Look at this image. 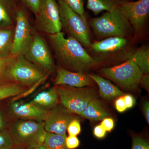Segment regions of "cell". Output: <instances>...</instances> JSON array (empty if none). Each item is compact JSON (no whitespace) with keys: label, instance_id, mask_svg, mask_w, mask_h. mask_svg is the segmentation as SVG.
I'll return each mask as SVG.
<instances>
[{"label":"cell","instance_id":"cell-1","mask_svg":"<svg viewBox=\"0 0 149 149\" xmlns=\"http://www.w3.org/2000/svg\"><path fill=\"white\" fill-rule=\"evenodd\" d=\"M47 37L56 58L63 68L72 72H85L98 65L95 59L73 37L65 38L61 32L47 35Z\"/></svg>","mask_w":149,"mask_h":149},{"label":"cell","instance_id":"cell-2","mask_svg":"<svg viewBox=\"0 0 149 149\" xmlns=\"http://www.w3.org/2000/svg\"><path fill=\"white\" fill-rule=\"evenodd\" d=\"M90 24L95 35L101 40L111 37L130 39L135 36L131 24L118 6L101 16L92 19Z\"/></svg>","mask_w":149,"mask_h":149},{"label":"cell","instance_id":"cell-3","mask_svg":"<svg viewBox=\"0 0 149 149\" xmlns=\"http://www.w3.org/2000/svg\"><path fill=\"white\" fill-rule=\"evenodd\" d=\"M130 39L120 37L105 38L92 43L89 49L98 64L104 63L125 61L130 59L135 50L132 49Z\"/></svg>","mask_w":149,"mask_h":149},{"label":"cell","instance_id":"cell-4","mask_svg":"<svg viewBox=\"0 0 149 149\" xmlns=\"http://www.w3.org/2000/svg\"><path fill=\"white\" fill-rule=\"evenodd\" d=\"M15 146L34 149L43 144L46 131L44 121L12 120L7 128Z\"/></svg>","mask_w":149,"mask_h":149},{"label":"cell","instance_id":"cell-5","mask_svg":"<svg viewBox=\"0 0 149 149\" xmlns=\"http://www.w3.org/2000/svg\"><path fill=\"white\" fill-rule=\"evenodd\" d=\"M62 29L83 46L89 49L91 44L90 29L86 18L74 12L62 0L58 1Z\"/></svg>","mask_w":149,"mask_h":149},{"label":"cell","instance_id":"cell-6","mask_svg":"<svg viewBox=\"0 0 149 149\" xmlns=\"http://www.w3.org/2000/svg\"><path fill=\"white\" fill-rule=\"evenodd\" d=\"M55 87L60 103L74 114L80 116L90 102L97 98L95 90L91 87L75 88L58 85Z\"/></svg>","mask_w":149,"mask_h":149},{"label":"cell","instance_id":"cell-7","mask_svg":"<svg viewBox=\"0 0 149 149\" xmlns=\"http://www.w3.org/2000/svg\"><path fill=\"white\" fill-rule=\"evenodd\" d=\"M48 74L19 55L9 69L8 77L10 82L15 83L26 88H32L40 82H43Z\"/></svg>","mask_w":149,"mask_h":149},{"label":"cell","instance_id":"cell-8","mask_svg":"<svg viewBox=\"0 0 149 149\" xmlns=\"http://www.w3.org/2000/svg\"><path fill=\"white\" fill-rule=\"evenodd\" d=\"M101 72L104 77L129 91L139 87L143 75L139 67L130 59L115 66L104 68Z\"/></svg>","mask_w":149,"mask_h":149},{"label":"cell","instance_id":"cell-9","mask_svg":"<svg viewBox=\"0 0 149 149\" xmlns=\"http://www.w3.org/2000/svg\"><path fill=\"white\" fill-rule=\"evenodd\" d=\"M23 55L47 74L56 72V66L49 47L45 40L39 33L34 34L32 42Z\"/></svg>","mask_w":149,"mask_h":149},{"label":"cell","instance_id":"cell-10","mask_svg":"<svg viewBox=\"0 0 149 149\" xmlns=\"http://www.w3.org/2000/svg\"><path fill=\"white\" fill-rule=\"evenodd\" d=\"M35 15V26L37 30L47 35L61 32L59 11L56 0H42Z\"/></svg>","mask_w":149,"mask_h":149},{"label":"cell","instance_id":"cell-11","mask_svg":"<svg viewBox=\"0 0 149 149\" xmlns=\"http://www.w3.org/2000/svg\"><path fill=\"white\" fill-rule=\"evenodd\" d=\"M12 56L23 55L33 38L32 28L27 14L22 9H16Z\"/></svg>","mask_w":149,"mask_h":149},{"label":"cell","instance_id":"cell-12","mask_svg":"<svg viewBox=\"0 0 149 149\" xmlns=\"http://www.w3.org/2000/svg\"><path fill=\"white\" fill-rule=\"evenodd\" d=\"M118 8L130 22L137 36L144 28L149 15V0L120 1Z\"/></svg>","mask_w":149,"mask_h":149},{"label":"cell","instance_id":"cell-13","mask_svg":"<svg viewBox=\"0 0 149 149\" xmlns=\"http://www.w3.org/2000/svg\"><path fill=\"white\" fill-rule=\"evenodd\" d=\"M61 103L48 111L44 120L45 131L49 133L67 136L66 131L70 123L77 118Z\"/></svg>","mask_w":149,"mask_h":149},{"label":"cell","instance_id":"cell-14","mask_svg":"<svg viewBox=\"0 0 149 149\" xmlns=\"http://www.w3.org/2000/svg\"><path fill=\"white\" fill-rule=\"evenodd\" d=\"M47 112L30 102L25 103L16 100L10 101L8 108L9 117L12 120L44 121Z\"/></svg>","mask_w":149,"mask_h":149},{"label":"cell","instance_id":"cell-15","mask_svg":"<svg viewBox=\"0 0 149 149\" xmlns=\"http://www.w3.org/2000/svg\"><path fill=\"white\" fill-rule=\"evenodd\" d=\"M56 77L54 85H67L75 88L91 87L94 85V80L88 74L83 72H72L61 65L56 66Z\"/></svg>","mask_w":149,"mask_h":149},{"label":"cell","instance_id":"cell-16","mask_svg":"<svg viewBox=\"0 0 149 149\" xmlns=\"http://www.w3.org/2000/svg\"><path fill=\"white\" fill-rule=\"evenodd\" d=\"M88 74L98 85L100 95L102 98L109 100L116 97H121L124 95L123 92L109 80L97 74Z\"/></svg>","mask_w":149,"mask_h":149},{"label":"cell","instance_id":"cell-17","mask_svg":"<svg viewBox=\"0 0 149 149\" xmlns=\"http://www.w3.org/2000/svg\"><path fill=\"white\" fill-rule=\"evenodd\" d=\"M30 102L43 109L49 110L59 102L56 87L38 93Z\"/></svg>","mask_w":149,"mask_h":149},{"label":"cell","instance_id":"cell-18","mask_svg":"<svg viewBox=\"0 0 149 149\" xmlns=\"http://www.w3.org/2000/svg\"><path fill=\"white\" fill-rule=\"evenodd\" d=\"M80 116L91 121H99L109 117L110 114L101 102L95 98L90 102Z\"/></svg>","mask_w":149,"mask_h":149},{"label":"cell","instance_id":"cell-19","mask_svg":"<svg viewBox=\"0 0 149 149\" xmlns=\"http://www.w3.org/2000/svg\"><path fill=\"white\" fill-rule=\"evenodd\" d=\"M15 10L12 0H0V28H13Z\"/></svg>","mask_w":149,"mask_h":149},{"label":"cell","instance_id":"cell-20","mask_svg":"<svg viewBox=\"0 0 149 149\" xmlns=\"http://www.w3.org/2000/svg\"><path fill=\"white\" fill-rule=\"evenodd\" d=\"M14 27L0 28V58L12 56Z\"/></svg>","mask_w":149,"mask_h":149},{"label":"cell","instance_id":"cell-21","mask_svg":"<svg viewBox=\"0 0 149 149\" xmlns=\"http://www.w3.org/2000/svg\"><path fill=\"white\" fill-rule=\"evenodd\" d=\"M130 59L133 61L139 67L143 74L149 72V48L148 46H141L135 50Z\"/></svg>","mask_w":149,"mask_h":149},{"label":"cell","instance_id":"cell-22","mask_svg":"<svg viewBox=\"0 0 149 149\" xmlns=\"http://www.w3.org/2000/svg\"><path fill=\"white\" fill-rule=\"evenodd\" d=\"M86 7L95 15L110 11L117 6L121 0H87Z\"/></svg>","mask_w":149,"mask_h":149},{"label":"cell","instance_id":"cell-23","mask_svg":"<svg viewBox=\"0 0 149 149\" xmlns=\"http://www.w3.org/2000/svg\"><path fill=\"white\" fill-rule=\"evenodd\" d=\"M27 88L12 82L0 84V102L6 99L19 95L24 93Z\"/></svg>","mask_w":149,"mask_h":149},{"label":"cell","instance_id":"cell-24","mask_svg":"<svg viewBox=\"0 0 149 149\" xmlns=\"http://www.w3.org/2000/svg\"><path fill=\"white\" fill-rule=\"evenodd\" d=\"M66 137L46 132L43 145L49 149H68L65 143Z\"/></svg>","mask_w":149,"mask_h":149},{"label":"cell","instance_id":"cell-25","mask_svg":"<svg viewBox=\"0 0 149 149\" xmlns=\"http://www.w3.org/2000/svg\"><path fill=\"white\" fill-rule=\"evenodd\" d=\"M16 57L11 56L0 58V84L10 83L8 79V74L9 69Z\"/></svg>","mask_w":149,"mask_h":149},{"label":"cell","instance_id":"cell-26","mask_svg":"<svg viewBox=\"0 0 149 149\" xmlns=\"http://www.w3.org/2000/svg\"><path fill=\"white\" fill-rule=\"evenodd\" d=\"M14 146L7 128L0 130V149H11Z\"/></svg>","mask_w":149,"mask_h":149},{"label":"cell","instance_id":"cell-27","mask_svg":"<svg viewBox=\"0 0 149 149\" xmlns=\"http://www.w3.org/2000/svg\"><path fill=\"white\" fill-rule=\"evenodd\" d=\"M74 12L85 17L83 0H62Z\"/></svg>","mask_w":149,"mask_h":149},{"label":"cell","instance_id":"cell-28","mask_svg":"<svg viewBox=\"0 0 149 149\" xmlns=\"http://www.w3.org/2000/svg\"><path fill=\"white\" fill-rule=\"evenodd\" d=\"M81 128L80 120L75 118L70 123L67 128V131L70 136H76L80 134Z\"/></svg>","mask_w":149,"mask_h":149},{"label":"cell","instance_id":"cell-29","mask_svg":"<svg viewBox=\"0 0 149 149\" xmlns=\"http://www.w3.org/2000/svg\"><path fill=\"white\" fill-rule=\"evenodd\" d=\"M131 149H149L148 141L138 136H133Z\"/></svg>","mask_w":149,"mask_h":149},{"label":"cell","instance_id":"cell-30","mask_svg":"<svg viewBox=\"0 0 149 149\" xmlns=\"http://www.w3.org/2000/svg\"><path fill=\"white\" fill-rule=\"evenodd\" d=\"M25 6L31 11L34 14L39 10L42 0H20Z\"/></svg>","mask_w":149,"mask_h":149},{"label":"cell","instance_id":"cell-31","mask_svg":"<svg viewBox=\"0 0 149 149\" xmlns=\"http://www.w3.org/2000/svg\"><path fill=\"white\" fill-rule=\"evenodd\" d=\"M65 143L68 149H74L79 146L80 141L76 136H67L65 139Z\"/></svg>","mask_w":149,"mask_h":149},{"label":"cell","instance_id":"cell-32","mask_svg":"<svg viewBox=\"0 0 149 149\" xmlns=\"http://www.w3.org/2000/svg\"><path fill=\"white\" fill-rule=\"evenodd\" d=\"M100 125L107 132H111L114 128V120L111 118H106L102 120Z\"/></svg>","mask_w":149,"mask_h":149},{"label":"cell","instance_id":"cell-33","mask_svg":"<svg viewBox=\"0 0 149 149\" xmlns=\"http://www.w3.org/2000/svg\"><path fill=\"white\" fill-rule=\"evenodd\" d=\"M115 104L116 108L117 111L119 112H123L125 111L127 109L125 102H124L123 96L119 97L116 100Z\"/></svg>","mask_w":149,"mask_h":149},{"label":"cell","instance_id":"cell-34","mask_svg":"<svg viewBox=\"0 0 149 149\" xmlns=\"http://www.w3.org/2000/svg\"><path fill=\"white\" fill-rule=\"evenodd\" d=\"M107 131L103 128L101 125H98L95 127L94 129V134L99 139L104 138L106 136Z\"/></svg>","mask_w":149,"mask_h":149},{"label":"cell","instance_id":"cell-35","mask_svg":"<svg viewBox=\"0 0 149 149\" xmlns=\"http://www.w3.org/2000/svg\"><path fill=\"white\" fill-rule=\"evenodd\" d=\"M124 102L127 109L131 108L134 106L136 103V100L133 96L130 95H126L123 96Z\"/></svg>","mask_w":149,"mask_h":149},{"label":"cell","instance_id":"cell-36","mask_svg":"<svg viewBox=\"0 0 149 149\" xmlns=\"http://www.w3.org/2000/svg\"><path fill=\"white\" fill-rule=\"evenodd\" d=\"M9 123L4 113L0 109V130L7 128Z\"/></svg>","mask_w":149,"mask_h":149},{"label":"cell","instance_id":"cell-37","mask_svg":"<svg viewBox=\"0 0 149 149\" xmlns=\"http://www.w3.org/2000/svg\"><path fill=\"white\" fill-rule=\"evenodd\" d=\"M139 85L142 88L149 91V75L148 74H143L141 78Z\"/></svg>","mask_w":149,"mask_h":149},{"label":"cell","instance_id":"cell-38","mask_svg":"<svg viewBox=\"0 0 149 149\" xmlns=\"http://www.w3.org/2000/svg\"><path fill=\"white\" fill-rule=\"evenodd\" d=\"M144 113L148 124H149V103L148 102H145L143 106Z\"/></svg>","mask_w":149,"mask_h":149},{"label":"cell","instance_id":"cell-39","mask_svg":"<svg viewBox=\"0 0 149 149\" xmlns=\"http://www.w3.org/2000/svg\"><path fill=\"white\" fill-rule=\"evenodd\" d=\"M34 149H48L47 147H46L45 146H44L43 144H41L40 146H38L37 148H35Z\"/></svg>","mask_w":149,"mask_h":149},{"label":"cell","instance_id":"cell-40","mask_svg":"<svg viewBox=\"0 0 149 149\" xmlns=\"http://www.w3.org/2000/svg\"><path fill=\"white\" fill-rule=\"evenodd\" d=\"M11 149H25L24 148H22L21 146H14Z\"/></svg>","mask_w":149,"mask_h":149}]
</instances>
